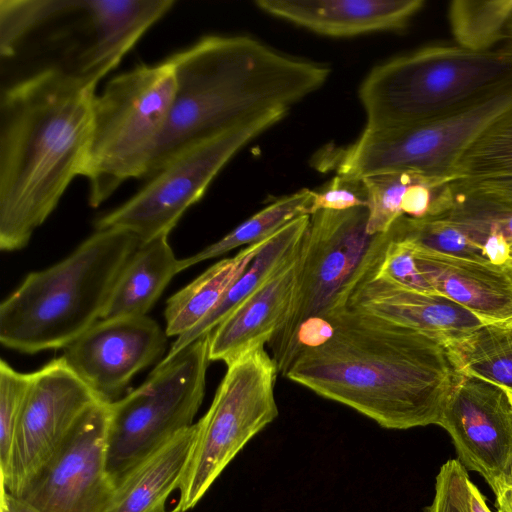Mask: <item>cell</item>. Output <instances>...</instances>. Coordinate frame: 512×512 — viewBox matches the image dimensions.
<instances>
[{"instance_id":"cell-9","label":"cell","mask_w":512,"mask_h":512,"mask_svg":"<svg viewBox=\"0 0 512 512\" xmlns=\"http://www.w3.org/2000/svg\"><path fill=\"white\" fill-rule=\"evenodd\" d=\"M278 372L264 346L227 364L209 409L195 423V439L173 512L194 508L248 441L278 416L274 395Z\"/></svg>"},{"instance_id":"cell-26","label":"cell","mask_w":512,"mask_h":512,"mask_svg":"<svg viewBox=\"0 0 512 512\" xmlns=\"http://www.w3.org/2000/svg\"><path fill=\"white\" fill-rule=\"evenodd\" d=\"M447 349L459 373L512 388V328L483 326Z\"/></svg>"},{"instance_id":"cell-27","label":"cell","mask_w":512,"mask_h":512,"mask_svg":"<svg viewBox=\"0 0 512 512\" xmlns=\"http://www.w3.org/2000/svg\"><path fill=\"white\" fill-rule=\"evenodd\" d=\"M512 13V0H455L448 20L456 44L471 51L497 48Z\"/></svg>"},{"instance_id":"cell-1","label":"cell","mask_w":512,"mask_h":512,"mask_svg":"<svg viewBox=\"0 0 512 512\" xmlns=\"http://www.w3.org/2000/svg\"><path fill=\"white\" fill-rule=\"evenodd\" d=\"M285 376L386 429L439 425L459 380L448 349L413 328L329 305Z\"/></svg>"},{"instance_id":"cell-15","label":"cell","mask_w":512,"mask_h":512,"mask_svg":"<svg viewBox=\"0 0 512 512\" xmlns=\"http://www.w3.org/2000/svg\"><path fill=\"white\" fill-rule=\"evenodd\" d=\"M166 337L147 316L101 319L67 345L62 357L99 400L113 403L135 374L162 355Z\"/></svg>"},{"instance_id":"cell-3","label":"cell","mask_w":512,"mask_h":512,"mask_svg":"<svg viewBox=\"0 0 512 512\" xmlns=\"http://www.w3.org/2000/svg\"><path fill=\"white\" fill-rule=\"evenodd\" d=\"M167 59L175 73L174 99L147 179L189 146L258 115L290 110L330 75L324 64L248 35L205 36Z\"/></svg>"},{"instance_id":"cell-34","label":"cell","mask_w":512,"mask_h":512,"mask_svg":"<svg viewBox=\"0 0 512 512\" xmlns=\"http://www.w3.org/2000/svg\"><path fill=\"white\" fill-rule=\"evenodd\" d=\"M469 482L458 460L445 462L436 476L434 499L425 512H470Z\"/></svg>"},{"instance_id":"cell-8","label":"cell","mask_w":512,"mask_h":512,"mask_svg":"<svg viewBox=\"0 0 512 512\" xmlns=\"http://www.w3.org/2000/svg\"><path fill=\"white\" fill-rule=\"evenodd\" d=\"M209 334L171 358H163L146 381L110 403L107 473L117 487L142 461L192 426L205 393Z\"/></svg>"},{"instance_id":"cell-12","label":"cell","mask_w":512,"mask_h":512,"mask_svg":"<svg viewBox=\"0 0 512 512\" xmlns=\"http://www.w3.org/2000/svg\"><path fill=\"white\" fill-rule=\"evenodd\" d=\"M98 401L62 356L32 372L1 475V491L19 497Z\"/></svg>"},{"instance_id":"cell-33","label":"cell","mask_w":512,"mask_h":512,"mask_svg":"<svg viewBox=\"0 0 512 512\" xmlns=\"http://www.w3.org/2000/svg\"><path fill=\"white\" fill-rule=\"evenodd\" d=\"M31 381V373L0 361V474L8 465L15 426Z\"/></svg>"},{"instance_id":"cell-30","label":"cell","mask_w":512,"mask_h":512,"mask_svg":"<svg viewBox=\"0 0 512 512\" xmlns=\"http://www.w3.org/2000/svg\"><path fill=\"white\" fill-rule=\"evenodd\" d=\"M386 233L392 240L439 253L488 260L484 251L445 215L426 219L402 216Z\"/></svg>"},{"instance_id":"cell-38","label":"cell","mask_w":512,"mask_h":512,"mask_svg":"<svg viewBox=\"0 0 512 512\" xmlns=\"http://www.w3.org/2000/svg\"><path fill=\"white\" fill-rule=\"evenodd\" d=\"M0 512H41L25 500L1 491Z\"/></svg>"},{"instance_id":"cell-42","label":"cell","mask_w":512,"mask_h":512,"mask_svg":"<svg viewBox=\"0 0 512 512\" xmlns=\"http://www.w3.org/2000/svg\"><path fill=\"white\" fill-rule=\"evenodd\" d=\"M510 257L512 259V245L510 246Z\"/></svg>"},{"instance_id":"cell-29","label":"cell","mask_w":512,"mask_h":512,"mask_svg":"<svg viewBox=\"0 0 512 512\" xmlns=\"http://www.w3.org/2000/svg\"><path fill=\"white\" fill-rule=\"evenodd\" d=\"M445 216L484 251L489 261L511 260L512 211L454 199L453 207Z\"/></svg>"},{"instance_id":"cell-41","label":"cell","mask_w":512,"mask_h":512,"mask_svg":"<svg viewBox=\"0 0 512 512\" xmlns=\"http://www.w3.org/2000/svg\"><path fill=\"white\" fill-rule=\"evenodd\" d=\"M504 389L506 390V392L511 400V403H512V388H504Z\"/></svg>"},{"instance_id":"cell-43","label":"cell","mask_w":512,"mask_h":512,"mask_svg":"<svg viewBox=\"0 0 512 512\" xmlns=\"http://www.w3.org/2000/svg\"><path fill=\"white\" fill-rule=\"evenodd\" d=\"M169 512H173V511L171 510V511H169Z\"/></svg>"},{"instance_id":"cell-24","label":"cell","mask_w":512,"mask_h":512,"mask_svg":"<svg viewBox=\"0 0 512 512\" xmlns=\"http://www.w3.org/2000/svg\"><path fill=\"white\" fill-rule=\"evenodd\" d=\"M272 236L246 246L233 257L216 262L173 294L164 311L166 335L178 338L196 327L216 307Z\"/></svg>"},{"instance_id":"cell-4","label":"cell","mask_w":512,"mask_h":512,"mask_svg":"<svg viewBox=\"0 0 512 512\" xmlns=\"http://www.w3.org/2000/svg\"><path fill=\"white\" fill-rule=\"evenodd\" d=\"M140 240L96 230L69 256L31 272L0 304V342L35 354L65 348L101 319L113 286Z\"/></svg>"},{"instance_id":"cell-17","label":"cell","mask_w":512,"mask_h":512,"mask_svg":"<svg viewBox=\"0 0 512 512\" xmlns=\"http://www.w3.org/2000/svg\"><path fill=\"white\" fill-rule=\"evenodd\" d=\"M408 244L435 294L459 304L485 326L512 328V259L495 263Z\"/></svg>"},{"instance_id":"cell-32","label":"cell","mask_w":512,"mask_h":512,"mask_svg":"<svg viewBox=\"0 0 512 512\" xmlns=\"http://www.w3.org/2000/svg\"><path fill=\"white\" fill-rule=\"evenodd\" d=\"M417 174L419 173L395 172L362 179L367 192V233L370 236L388 232L396 220L403 216V196Z\"/></svg>"},{"instance_id":"cell-22","label":"cell","mask_w":512,"mask_h":512,"mask_svg":"<svg viewBox=\"0 0 512 512\" xmlns=\"http://www.w3.org/2000/svg\"><path fill=\"white\" fill-rule=\"evenodd\" d=\"M178 263L168 235L140 243L121 270L101 319L146 316L179 273Z\"/></svg>"},{"instance_id":"cell-35","label":"cell","mask_w":512,"mask_h":512,"mask_svg":"<svg viewBox=\"0 0 512 512\" xmlns=\"http://www.w3.org/2000/svg\"><path fill=\"white\" fill-rule=\"evenodd\" d=\"M355 207H367L363 180L336 175L321 190L314 191L310 216L321 210L343 211Z\"/></svg>"},{"instance_id":"cell-37","label":"cell","mask_w":512,"mask_h":512,"mask_svg":"<svg viewBox=\"0 0 512 512\" xmlns=\"http://www.w3.org/2000/svg\"><path fill=\"white\" fill-rule=\"evenodd\" d=\"M498 512H512V470L493 490Z\"/></svg>"},{"instance_id":"cell-36","label":"cell","mask_w":512,"mask_h":512,"mask_svg":"<svg viewBox=\"0 0 512 512\" xmlns=\"http://www.w3.org/2000/svg\"><path fill=\"white\" fill-rule=\"evenodd\" d=\"M456 200L512 211V176L452 183Z\"/></svg>"},{"instance_id":"cell-14","label":"cell","mask_w":512,"mask_h":512,"mask_svg":"<svg viewBox=\"0 0 512 512\" xmlns=\"http://www.w3.org/2000/svg\"><path fill=\"white\" fill-rule=\"evenodd\" d=\"M439 426L451 436L458 461L492 491L512 470V403L504 387L461 374Z\"/></svg>"},{"instance_id":"cell-20","label":"cell","mask_w":512,"mask_h":512,"mask_svg":"<svg viewBox=\"0 0 512 512\" xmlns=\"http://www.w3.org/2000/svg\"><path fill=\"white\" fill-rule=\"evenodd\" d=\"M175 4L174 0H82L93 39L80 55L77 71L103 78L144 33Z\"/></svg>"},{"instance_id":"cell-11","label":"cell","mask_w":512,"mask_h":512,"mask_svg":"<svg viewBox=\"0 0 512 512\" xmlns=\"http://www.w3.org/2000/svg\"><path fill=\"white\" fill-rule=\"evenodd\" d=\"M368 209L321 210L310 216L299 279L285 322L269 342L278 371L286 374L304 329L326 310L353 276L374 236L367 233Z\"/></svg>"},{"instance_id":"cell-39","label":"cell","mask_w":512,"mask_h":512,"mask_svg":"<svg viewBox=\"0 0 512 512\" xmlns=\"http://www.w3.org/2000/svg\"><path fill=\"white\" fill-rule=\"evenodd\" d=\"M469 505L470 512H492L487 506L484 496L471 480L469 482Z\"/></svg>"},{"instance_id":"cell-19","label":"cell","mask_w":512,"mask_h":512,"mask_svg":"<svg viewBox=\"0 0 512 512\" xmlns=\"http://www.w3.org/2000/svg\"><path fill=\"white\" fill-rule=\"evenodd\" d=\"M423 0H257L263 12L314 33L352 37L404 30Z\"/></svg>"},{"instance_id":"cell-2","label":"cell","mask_w":512,"mask_h":512,"mask_svg":"<svg viewBox=\"0 0 512 512\" xmlns=\"http://www.w3.org/2000/svg\"><path fill=\"white\" fill-rule=\"evenodd\" d=\"M99 76L46 68L0 98V249L27 246L84 176Z\"/></svg>"},{"instance_id":"cell-25","label":"cell","mask_w":512,"mask_h":512,"mask_svg":"<svg viewBox=\"0 0 512 512\" xmlns=\"http://www.w3.org/2000/svg\"><path fill=\"white\" fill-rule=\"evenodd\" d=\"M314 191L300 189L283 196L242 222L224 237L187 258L179 259V272L199 262L218 257L242 245L262 241L284 227L292 220L310 216Z\"/></svg>"},{"instance_id":"cell-13","label":"cell","mask_w":512,"mask_h":512,"mask_svg":"<svg viewBox=\"0 0 512 512\" xmlns=\"http://www.w3.org/2000/svg\"><path fill=\"white\" fill-rule=\"evenodd\" d=\"M110 403L98 401L19 498L41 512H109L116 487L106 468Z\"/></svg>"},{"instance_id":"cell-7","label":"cell","mask_w":512,"mask_h":512,"mask_svg":"<svg viewBox=\"0 0 512 512\" xmlns=\"http://www.w3.org/2000/svg\"><path fill=\"white\" fill-rule=\"evenodd\" d=\"M510 108L512 76L440 117L409 126L365 128L347 146L324 148L315 167L352 179L395 172L451 178L458 158Z\"/></svg>"},{"instance_id":"cell-6","label":"cell","mask_w":512,"mask_h":512,"mask_svg":"<svg viewBox=\"0 0 512 512\" xmlns=\"http://www.w3.org/2000/svg\"><path fill=\"white\" fill-rule=\"evenodd\" d=\"M174 93V68L166 59L114 77L95 96L84 172L90 206H100L125 181L145 178Z\"/></svg>"},{"instance_id":"cell-16","label":"cell","mask_w":512,"mask_h":512,"mask_svg":"<svg viewBox=\"0 0 512 512\" xmlns=\"http://www.w3.org/2000/svg\"><path fill=\"white\" fill-rule=\"evenodd\" d=\"M329 305L356 309L413 328L447 348L485 326L446 297L407 288L378 274L369 248Z\"/></svg>"},{"instance_id":"cell-5","label":"cell","mask_w":512,"mask_h":512,"mask_svg":"<svg viewBox=\"0 0 512 512\" xmlns=\"http://www.w3.org/2000/svg\"><path fill=\"white\" fill-rule=\"evenodd\" d=\"M511 76L512 56L501 48H420L381 63L366 75L358 89L365 128L409 126L440 117Z\"/></svg>"},{"instance_id":"cell-10","label":"cell","mask_w":512,"mask_h":512,"mask_svg":"<svg viewBox=\"0 0 512 512\" xmlns=\"http://www.w3.org/2000/svg\"><path fill=\"white\" fill-rule=\"evenodd\" d=\"M288 111L280 109L258 115L184 149L133 197L99 217L96 230L122 229L138 237L140 243L169 235L223 167Z\"/></svg>"},{"instance_id":"cell-23","label":"cell","mask_w":512,"mask_h":512,"mask_svg":"<svg viewBox=\"0 0 512 512\" xmlns=\"http://www.w3.org/2000/svg\"><path fill=\"white\" fill-rule=\"evenodd\" d=\"M310 216H300L267 242L248 268L233 282L216 307L191 331L176 338L165 357H173L202 336L209 334L259 286L287 263L300 249Z\"/></svg>"},{"instance_id":"cell-21","label":"cell","mask_w":512,"mask_h":512,"mask_svg":"<svg viewBox=\"0 0 512 512\" xmlns=\"http://www.w3.org/2000/svg\"><path fill=\"white\" fill-rule=\"evenodd\" d=\"M195 433L194 423L136 466L116 487L109 512H167L166 501L179 489Z\"/></svg>"},{"instance_id":"cell-40","label":"cell","mask_w":512,"mask_h":512,"mask_svg":"<svg viewBox=\"0 0 512 512\" xmlns=\"http://www.w3.org/2000/svg\"><path fill=\"white\" fill-rule=\"evenodd\" d=\"M497 48H501L512 56V13L505 26L503 39Z\"/></svg>"},{"instance_id":"cell-31","label":"cell","mask_w":512,"mask_h":512,"mask_svg":"<svg viewBox=\"0 0 512 512\" xmlns=\"http://www.w3.org/2000/svg\"><path fill=\"white\" fill-rule=\"evenodd\" d=\"M82 0H0V54L15 55L22 40L42 23L81 10Z\"/></svg>"},{"instance_id":"cell-18","label":"cell","mask_w":512,"mask_h":512,"mask_svg":"<svg viewBox=\"0 0 512 512\" xmlns=\"http://www.w3.org/2000/svg\"><path fill=\"white\" fill-rule=\"evenodd\" d=\"M299 251L209 333L210 361L227 365L272 340L290 312L299 279Z\"/></svg>"},{"instance_id":"cell-28","label":"cell","mask_w":512,"mask_h":512,"mask_svg":"<svg viewBox=\"0 0 512 512\" xmlns=\"http://www.w3.org/2000/svg\"><path fill=\"white\" fill-rule=\"evenodd\" d=\"M512 176V108L488 127L458 158L454 182Z\"/></svg>"}]
</instances>
